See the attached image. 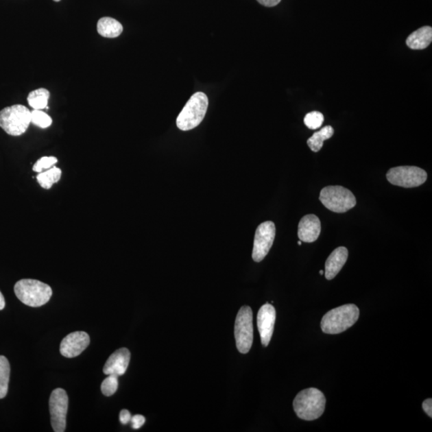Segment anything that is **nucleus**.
Returning a JSON list of instances; mask_svg holds the SVG:
<instances>
[{
  "label": "nucleus",
  "mask_w": 432,
  "mask_h": 432,
  "mask_svg": "<svg viewBox=\"0 0 432 432\" xmlns=\"http://www.w3.org/2000/svg\"><path fill=\"white\" fill-rule=\"evenodd\" d=\"M325 405L324 393L313 387L301 391L293 402L297 416L307 421L319 419L324 414Z\"/></svg>",
  "instance_id": "1"
},
{
  "label": "nucleus",
  "mask_w": 432,
  "mask_h": 432,
  "mask_svg": "<svg viewBox=\"0 0 432 432\" xmlns=\"http://www.w3.org/2000/svg\"><path fill=\"white\" fill-rule=\"evenodd\" d=\"M359 317L357 305L350 304L336 307L324 315L321 321L322 331L329 335L342 333L357 323Z\"/></svg>",
  "instance_id": "2"
},
{
  "label": "nucleus",
  "mask_w": 432,
  "mask_h": 432,
  "mask_svg": "<svg viewBox=\"0 0 432 432\" xmlns=\"http://www.w3.org/2000/svg\"><path fill=\"white\" fill-rule=\"evenodd\" d=\"M14 293L23 304L38 307L47 304L52 296V290L46 283L31 278L18 281L14 287Z\"/></svg>",
  "instance_id": "3"
},
{
  "label": "nucleus",
  "mask_w": 432,
  "mask_h": 432,
  "mask_svg": "<svg viewBox=\"0 0 432 432\" xmlns=\"http://www.w3.org/2000/svg\"><path fill=\"white\" fill-rule=\"evenodd\" d=\"M208 108V96L204 93H195L178 115L176 119L178 128L187 132L198 127L203 121Z\"/></svg>",
  "instance_id": "4"
},
{
  "label": "nucleus",
  "mask_w": 432,
  "mask_h": 432,
  "mask_svg": "<svg viewBox=\"0 0 432 432\" xmlns=\"http://www.w3.org/2000/svg\"><path fill=\"white\" fill-rule=\"evenodd\" d=\"M31 123L32 112L25 106L12 105L0 112V128L10 136H21Z\"/></svg>",
  "instance_id": "5"
},
{
  "label": "nucleus",
  "mask_w": 432,
  "mask_h": 432,
  "mask_svg": "<svg viewBox=\"0 0 432 432\" xmlns=\"http://www.w3.org/2000/svg\"><path fill=\"white\" fill-rule=\"evenodd\" d=\"M320 200L326 208L335 213H344L357 205L352 192L342 186H328L322 189Z\"/></svg>",
  "instance_id": "6"
},
{
  "label": "nucleus",
  "mask_w": 432,
  "mask_h": 432,
  "mask_svg": "<svg viewBox=\"0 0 432 432\" xmlns=\"http://www.w3.org/2000/svg\"><path fill=\"white\" fill-rule=\"evenodd\" d=\"M253 314L251 307L243 306L239 309L235 323V338L239 352L247 354L253 344Z\"/></svg>",
  "instance_id": "7"
},
{
  "label": "nucleus",
  "mask_w": 432,
  "mask_h": 432,
  "mask_svg": "<svg viewBox=\"0 0 432 432\" xmlns=\"http://www.w3.org/2000/svg\"><path fill=\"white\" fill-rule=\"evenodd\" d=\"M387 179L392 185L412 189L424 184L427 174L418 167L400 166L391 168L387 173Z\"/></svg>",
  "instance_id": "8"
},
{
  "label": "nucleus",
  "mask_w": 432,
  "mask_h": 432,
  "mask_svg": "<svg viewBox=\"0 0 432 432\" xmlns=\"http://www.w3.org/2000/svg\"><path fill=\"white\" fill-rule=\"evenodd\" d=\"M51 422L53 430L64 432L66 429L67 414L69 409V396L62 388L52 392L49 400Z\"/></svg>",
  "instance_id": "9"
},
{
  "label": "nucleus",
  "mask_w": 432,
  "mask_h": 432,
  "mask_svg": "<svg viewBox=\"0 0 432 432\" xmlns=\"http://www.w3.org/2000/svg\"><path fill=\"white\" fill-rule=\"evenodd\" d=\"M276 237V225L272 221L262 223L254 235L252 259L254 262H261L270 251Z\"/></svg>",
  "instance_id": "10"
},
{
  "label": "nucleus",
  "mask_w": 432,
  "mask_h": 432,
  "mask_svg": "<svg viewBox=\"0 0 432 432\" xmlns=\"http://www.w3.org/2000/svg\"><path fill=\"white\" fill-rule=\"evenodd\" d=\"M276 312L272 304H266L261 307L257 315V326L261 335V343L267 347L272 337L275 326Z\"/></svg>",
  "instance_id": "11"
},
{
  "label": "nucleus",
  "mask_w": 432,
  "mask_h": 432,
  "mask_svg": "<svg viewBox=\"0 0 432 432\" xmlns=\"http://www.w3.org/2000/svg\"><path fill=\"white\" fill-rule=\"evenodd\" d=\"M90 344V336L84 331L67 335L60 344V353L67 358L78 357Z\"/></svg>",
  "instance_id": "12"
},
{
  "label": "nucleus",
  "mask_w": 432,
  "mask_h": 432,
  "mask_svg": "<svg viewBox=\"0 0 432 432\" xmlns=\"http://www.w3.org/2000/svg\"><path fill=\"white\" fill-rule=\"evenodd\" d=\"M130 359H131V352L128 348H123L115 350L106 362L104 373L107 376L109 374H115L118 377L123 376L127 371Z\"/></svg>",
  "instance_id": "13"
},
{
  "label": "nucleus",
  "mask_w": 432,
  "mask_h": 432,
  "mask_svg": "<svg viewBox=\"0 0 432 432\" xmlns=\"http://www.w3.org/2000/svg\"><path fill=\"white\" fill-rule=\"evenodd\" d=\"M321 232V223L315 215H307L300 221L298 237L302 242L313 243L318 239Z\"/></svg>",
  "instance_id": "14"
},
{
  "label": "nucleus",
  "mask_w": 432,
  "mask_h": 432,
  "mask_svg": "<svg viewBox=\"0 0 432 432\" xmlns=\"http://www.w3.org/2000/svg\"><path fill=\"white\" fill-rule=\"evenodd\" d=\"M348 258V249L339 247L334 250L330 254L325 263V277L331 280L338 275Z\"/></svg>",
  "instance_id": "15"
},
{
  "label": "nucleus",
  "mask_w": 432,
  "mask_h": 432,
  "mask_svg": "<svg viewBox=\"0 0 432 432\" xmlns=\"http://www.w3.org/2000/svg\"><path fill=\"white\" fill-rule=\"evenodd\" d=\"M432 41V28L429 26L422 27L411 34L407 37L406 43L412 50H424Z\"/></svg>",
  "instance_id": "16"
},
{
  "label": "nucleus",
  "mask_w": 432,
  "mask_h": 432,
  "mask_svg": "<svg viewBox=\"0 0 432 432\" xmlns=\"http://www.w3.org/2000/svg\"><path fill=\"white\" fill-rule=\"evenodd\" d=\"M123 30L122 24L110 17L101 18L97 23V32L105 38H117Z\"/></svg>",
  "instance_id": "17"
},
{
  "label": "nucleus",
  "mask_w": 432,
  "mask_h": 432,
  "mask_svg": "<svg viewBox=\"0 0 432 432\" xmlns=\"http://www.w3.org/2000/svg\"><path fill=\"white\" fill-rule=\"evenodd\" d=\"M334 134V129L331 126H326L313 134L311 138L307 139V145L311 148V150L314 152H318L321 150L324 146V142L326 139H329L333 137Z\"/></svg>",
  "instance_id": "18"
},
{
  "label": "nucleus",
  "mask_w": 432,
  "mask_h": 432,
  "mask_svg": "<svg viewBox=\"0 0 432 432\" xmlns=\"http://www.w3.org/2000/svg\"><path fill=\"white\" fill-rule=\"evenodd\" d=\"M49 97V91L45 88H38L29 93L27 102L34 110H43L47 108Z\"/></svg>",
  "instance_id": "19"
},
{
  "label": "nucleus",
  "mask_w": 432,
  "mask_h": 432,
  "mask_svg": "<svg viewBox=\"0 0 432 432\" xmlns=\"http://www.w3.org/2000/svg\"><path fill=\"white\" fill-rule=\"evenodd\" d=\"M62 171L59 167H52L50 169L40 172L37 176L38 184L45 189H50L53 184L61 179Z\"/></svg>",
  "instance_id": "20"
},
{
  "label": "nucleus",
  "mask_w": 432,
  "mask_h": 432,
  "mask_svg": "<svg viewBox=\"0 0 432 432\" xmlns=\"http://www.w3.org/2000/svg\"><path fill=\"white\" fill-rule=\"evenodd\" d=\"M10 363L6 357L0 355V398L7 396L10 381Z\"/></svg>",
  "instance_id": "21"
},
{
  "label": "nucleus",
  "mask_w": 432,
  "mask_h": 432,
  "mask_svg": "<svg viewBox=\"0 0 432 432\" xmlns=\"http://www.w3.org/2000/svg\"><path fill=\"white\" fill-rule=\"evenodd\" d=\"M32 123L40 128H49L52 123L50 115L42 110H33L32 112Z\"/></svg>",
  "instance_id": "22"
},
{
  "label": "nucleus",
  "mask_w": 432,
  "mask_h": 432,
  "mask_svg": "<svg viewBox=\"0 0 432 432\" xmlns=\"http://www.w3.org/2000/svg\"><path fill=\"white\" fill-rule=\"evenodd\" d=\"M119 387L118 376L109 374L101 384V391L105 396H112L117 392Z\"/></svg>",
  "instance_id": "23"
},
{
  "label": "nucleus",
  "mask_w": 432,
  "mask_h": 432,
  "mask_svg": "<svg viewBox=\"0 0 432 432\" xmlns=\"http://www.w3.org/2000/svg\"><path fill=\"white\" fill-rule=\"evenodd\" d=\"M324 121V115L319 112H311L306 115L304 123L311 130H316L322 126Z\"/></svg>",
  "instance_id": "24"
},
{
  "label": "nucleus",
  "mask_w": 432,
  "mask_h": 432,
  "mask_svg": "<svg viewBox=\"0 0 432 432\" xmlns=\"http://www.w3.org/2000/svg\"><path fill=\"white\" fill-rule=\"evenodd\" d=\"M57 162L58 160L54 156L42 157L35 163V165L33 166V171L38 173L45 171L50 169Z\"/></svg>",
  "instance_id": "25"
},
{
  "label": "nucleus",
  "mask_w": 432,
  "mask_h": 432,
  "mask_svg": "<svg viewBox=\"0 0 432 432\" xmlns=\"http://www.w3.org/2000/svg\"><path fill=\"white\" fill-rule=\"evenodd\" d=\"M146 420L144 416L141 415H136L132 417V426L134 429H139L144 424Z\"/></svg>",
  "instance_id": "26"
},
{
  "label": "nucleus",
  "mask_w": 432,
  "mask_h": 432,
  "mask_svg": "<svg viewBox=\"0 0 432 432\" xmlns=\"http://www.w3.org/2000/svg\"><path fill=\"white\" fill-rule=\"evenodd\" d=\"M132 420L131 413L126 409H123L120 411L119 414V420L121 422L122 424H128L130 421Z\"/></svg>",
  "instance_id": "27"
},
{
  "label": "nucleus",
  "mask_w": 432,
  "mask_h": 432,
  "mask_svg": "<svg viewBox=\"0 0 432 432\" xmlns=\"http://www.w3.org/2000/svg\"><path fill=\"white\" fill-rule=\"evenodd\" d=\"M422 409L424 410V411L426 412V414L427 416H429L430 418L432 417V400L431 398H427V400H425L424 401V403H422Z\"/></svg>",
  "instance_id": "28"
},
{
  "label": "nucleus",
  "mask_w": 432,
  "mask_h": 432,
  "mask_svg": "<svg viewBox=\"0 0 432 432\" xmlns=\"http://www.w3.org/2000/svg\"><path fill=\"white\" fill-rule=\"evenodd\" d=\"M257 1L263 6L272 8L280 3L281 0H257Z\"/></svg>",
  "instance_id": "29"
},
{
  "label": "nucleus",
  "mask_w": 432,
  "mask_h": 432,
  "mask_svg": "<svg viewBox=\"0 0 432 432\" xmlns=\"http://www.w3.org/2000/svg\"><path fill=\"white\" fill-rule=\"evenodd\" d=\"M5 307V300L4 297L2 294V292L0 291V310H3Z\"/></svg>",
  "instance_id": "30"
},
{
  "label": "nucleus",
  "mask_w": 432,
  "mask_h": 432,
  "mask_svg": "<svg viewBox=\"0 0 432 432\" xmlns=\"http://www.w3.org/2000/svg\"><path fill=\"white\" fill-rule=\"evenodd\" d=\"M320 275H324V271H320Z\"/></svg>",
  "instance_id": "31"
},
{
  "label": "nucleus",
  "mask_w": 432,
  "mask_h": 432,
  "mask_svg": "<svg viewBox=\"0 0 432 432\" xmlns=\"http://www.w3.org/2000/svg\"><path fill=\"white\" fill-rule=\"evenodd\" d=\"M298 244H299V245H301V244H302V241H301V240H300V241H299V242H298Z\"/></svg>",
  "instance_id": "32"
},
{
  "label": "nucleus",
  "mask_w": 432,
  "mask_h": 432,
  "mask_svg": "<svg viewBox=\"0 0 432 432\" xmlns=\"http://www.w3.org/2000/svg\"><path fill=\"white\" fill-rule=\"evenodd\" d=\"M55 2H60L61 0H54Z\"/></svg>",
  "instance_id": "33"
}]
</instances>
